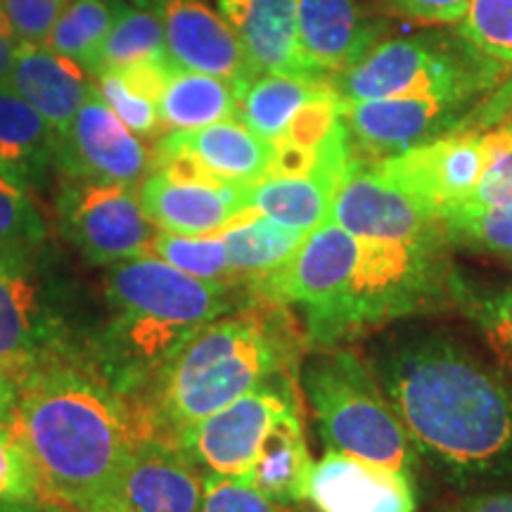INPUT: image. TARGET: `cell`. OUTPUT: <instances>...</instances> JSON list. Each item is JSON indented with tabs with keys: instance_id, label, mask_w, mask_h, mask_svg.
I'll return each instance as SVG.
<instances>
[{
	"instance_id": "obj_45",
	"label": "cell",
	"mask_w": 512,
	"mask_h": 512,
	"mask_svg": "<svg viewBox=\"0 0 512 512\" xmlns=\"http://www.w3.org/2000/svg\"><path fill=\"white\" fill-rule=\"evenodd\" d=\"M43 508L46 512H126L117 494L91 505H43Z\"/></svg>"
},
{
	"instance_id": "obj_33",
	"label": "cell",
	"mask_w": 512,
	"mask_h": 512,
	"mask_svg": "<svg viewBox=\"0 0 512 512\" xmlns=\"http://www.w3.org/2000/svg\"><path fill=\"white\" fill-rule=\"evenodd\" d=\"M448 245L512 259V200L489 207H460L444 219Z\"/></svg>"
},
{
	"instance_id": "obj_46",
	"label": "cell",
	"mask_w": 512,
	"mask_h": 512,
	"mask_svg": "<svg viewBox=\"0 0 512 512\" xmlns=\"http://www.w3.org/2000/svg\"><path fill=\"white\" fill-rule=\"evenodd\" d=\"M512 110V81L508 83V88L498 95L496 102H491L489 107H486V112L482 114V124H491V121H503L508 117V112Z\"/></svg>"
},
{
	"instance_id": "obj_22",
	"label": "cell",
	"mask_w": 512,
	"mask_h": 512,
	"mask_svg": "<svg viewBox=\"0 0 512 512\" xmlns=\"http://www.w3.org/2000/svg\"><path fill=\"white\" fill-rule=\"evenodd\" d=\"M157 145L190 152L207 166L211 174L238 185L261 181L271 174L273 166V145L256 136L240 119L216 121V124L183 128V131H166Z\"/></svg>"
},
{
	"instance_id": "obj_6",
	"label": "cell",
	"mask_w": 512,
	"mask_h": 512,
	"mask_svg": "<svg viewBox=\"0 0 512 512\" xmlns=\"http://www.w3.org/2000/svg\"><path fill=\"white\" fill-rule=\"evenodd\" d=\"M498 72L458 38L399 36L377 41L330 86L342 102L384 98L470 100L496 81Z\"/></svg>"
},
{
	"instance_id": "obj_27",
	"label": "cell",
	"mask_w": 512,
	"mask_h": 512,
	"mask_svg": "<svg viewBox=\"0 0 512 512\" xmlns=\"http://www.w3.org/2000/svg\"><path fill=\"white\" fill-rule=\"evenodd\" d=\"M337 185V178L318 171L304 176H266L247 188L249 207L309 233L330 216Z\"/></svg>"
},
{
	"instance_id": "obj_24",
	"label": "cell",
	"mask_w": 512,
	"mask_h": 512,
	"mask_svg": "<svg viewBox=\"0 0 512 512\" xmlns=\"http://www.w3.org/2000/svg\"><path fill=\"white\" fill-rule=\"evenodd\" d=\"M311 470L313 460L297 411L275 422L266 439L261 441L254 465L240 479L264 491L273 501L292 508V505L306 501Z\"/></svg>"
},
{
	"instance_id": "obj_40",
	"label": "cell",
	"mask_w": 512,
	"mask_h": 512,
	"mask_svg": "<svg viewBox=\"0 0 512 512\" xmlns=\"http://www.w3.org/2000/svg\"><path fill=\"white\" fill-rule=\"evenodd\" d=\"M0 501L38 503L34 465L12 432L10 422H0Z\"/></svg>"
},
{
	"instance_id": "obj_11",
	"label": "cell",
	"mask_w": 512,
	"mask_h": 512,
	"mask_svg": "<svg viewBox=\"0 0 512 512\" xmlns=\"http://www.w3.org/2000/svg\"><path fill=\"white\" fill-rule=\"evenodd\" d=\"M328 219L363 240H446L444 221L439 216L399 185L387 181L375 169L373 159H358L356 155L337 185Z\"/></svg>"
},
{
	"instance_id": "obj_15",
	"label": "cell",
	"mask_w": 512,
	"mask_h": 512,
	"mask_svg": "<svg viewBox=\"0 0 512 512\" xmlns=\"http://www.w3.org/2000/svg\"><path fill=\"white\" fill-rule=\"evenodd\" d=\"M467 100L456 98H384L342 102L351 147L370 159H384L456 131Z\"/></svg>"
},
{
	"instance_id": "obj_4",
	"label": "cell",
	"mask_w": 512,
	"mask_h": 512,
	"mask_svg": "<svg viewBox=\"0 0 512 512\" xmlns=\"http://www.w3.org/2000/svg\"><path fill=\"white\" fill-rule=\"evenodd\" d=\"M448 242L363 240L347 290L330 309L306 318V332L320 347H335L368 328L432 311L453 299Z\"/></svg>"
},
{
	"instance_id": "obj_23",
	"label": "cell",
	"mask_w": 512,
	"mask_h": 512,
	"mask_svg": "<svg viewBox=\"0 0 512 512\" xmlns=\"http://www.w3.org/2000/svg\"><path fill=\"white\" fill-rule=\"evenodd\" d=\"M228 24L256 74L311 76L299 55L297 0H245Z\"/></svg>"
},
{
	"instance_id": "obj_43",
	"label": "cell",
	"mask_w": 512,
	"mask_h": 512,
	"mask_svg": "<svg viewBox=\"0 0 512 512\" xmlns=\"http://www.w3.org/2000/svg\"><path fill=\"white\" fill-rule=\"evenodd\" d=\"M19 46H22V43H19L15 29L10 27L8 17H5L3 8H0V86L8 83V76L12 72V64H15Z\"/></svg>"
},
{
	"instance_id": "obj_50",
	"label": "cell",
	"mask_w": 512,
	"mask_h": 512,
	"mask_svg": "<svg viewBox=\"0 0 512 512\" xmlns=\"http://www.w3.org/2000/svg\"><path fill=\"white\" fill-rule=\"evenodd\" d=\"M24 503H5L0 501V512H19V508H22Z\"/></svg>"
},
{
	"instance_id": "obj_16",
	"label": "cell",
	"mask_w": 512,
	"mask_h": 512,
	"mask_svg": "<svg viewBox=\"0 0 512 512\" xmlns=\"http://www.w3.org/2000/svg\"><path fill=\"white\" fill-rule=\"evenodd\" d=\"M155 12L162 19L171 64L230 81L238 98L259 76L235 29L204 0H159Z\"/></svg>"
},
{
	"instance_id": "obj_37",
	"label": "cell",
	"mask_w": 512,
	"mask_h": 512,
	"mask_svg": "<svg viewBox=\"0 0 512 512\" xmlns=\"http://www.w3.org/2000/svg\"><path fill=\"white\" fill-rule=\"evenodd\" d=\"M508 200H512V119H503L484 133V171L463 207H489Z\"/></svg>"
},
{
	"instance_id": "obj_31",
	"label": "cell",
	"mask_w": 512,
	"mask_h": 512,
	"mask_svg": "<svg viewBox=\"0 0 512 512\" xmlns=\"http://www.w3.org/2000/svg\"><path fill=\"white\" fill-rule=\"evenodd\" d=\"M169 60L162 19L157 12L124 5L98 55V76L105 69H124L143 62Z\"/></svg>"
},
{
	"instance_id": "obj_36",
	"label": "cell",
	"mask_w": 512,
	"mask_h": 512,
	"mask_svg": "<svg viewBox=\"0 0 512 512\" xmlns=\"http://www.w3.org/2000/svg\"><path fill=\"white\" fill-rule=\"evenodd\" d=\"M46 242V221L29 190L0 176V254L36 252Z\"/></svg>"
},
{
	"instance_id": "obj_14",
	"label": "cell",
	"mask_w": 512,
	"mask_h": 512,
	"mask_svg": "<svg viewBox=\"0 0 512 512\" xmlns=\"http://www.w3.org/2000/svg\"><path fill=\"white\" fill-rule=\"evenodd\" d=\"M361 238L325 219L306 233L302 245L283 266L254 287L275 304L302 306L306 318L318 316L337 302L354 275Z\"/></svg>"
},
{
	"instance_id": "obj_13",
	"label": "cell",
	"mask_w": 512,
	"mask_h": 512,
	"mask_svg": "<svg viewBox=\"0 0 512 512\" xmlns=\"http://www.w3.org/2000/svg\"><path fill=\"white\" fill-rule=\"evenodd\" d=\"M55 166L67 178L140 185L152 171V155L93 83L72 126L57 138Z\"/></svg>"
},
{
	"instance_id": "obj_3",
	"label": "cell",
	"mask_w": 512,
	"mask_h": 512,
	"mask_svg": "<svg viewBox=\"0 0 512 512\" xmlns=\"http://www.w3.org/2000/svg\"><path fill=\"white\" fill-rule=\"evenodd\" d=\"M294 347L278 320L259 311L221 316L197 330L159 375L152 420L166 437L285 377ZM171 437V439H174Z\"/></svg>"
},
{
	"instance_id": "obj_26",
	"label": "cell",
	"mask_w": 512,
	"mask_h": 512,
	"mask_svg": "<svg viewBox=\"0 0 512 512\" xmlns=\"http://www.w3.org/2000/svg\"><path fill=\"white\" fill-rule=\"evenodd\" d=\"M219 235L226 242L230 280H249L252 285L283 266L306 238L304 230L285 226L259 211L240 216Z\"/></svg>"
},
{
	"instance_id": "obj_47",
	"label": "cell",
	"mask_w": 512,
	"mask_h": 512,
	"mask_svg": "<svg viewBox=\"0 0 512 512\" xmlns=\"http://www.w3.org/2000/svg\"><path fill=\"white\" fill-rule=\"evenodd\" d=\"M17 401V382L0 377V422H10Z\"/></svg>"
},
{
	"instance_id": "obj_39",
	"label": "cell",
	"mask_w": 512,
	"mask_h": 512,
	"mask_svg": "<svg viewBox=\"0 0 512 512\" xmlns=\"http://www.w3.org/2000/svg\"><path fill=\"white\" fill-rule=\"evenodd\" d=\"M200 512H290L245 479L204 472Z\"/></svg>"
},
{
	"instance_id": "obj_28",
	"label": "cell",
	"mask_w": 512,
	"mask_h": 512,
	"mask_svg": "<svg viewBox=\"0 0 512 512\" xmlns=\"http://www.w3.org/2000/svg\"><path fill=\"white\" fill-rule=\"evenodd\" d=\"M325 83L328 81L311 76L259 74L240 93L238 119L273 145L285 136L292 119Z\"/></svg>"
},
{
	"instance_id": "obj_5",
	"label": "cell",
	"mask_w": 512,
	"mask_h": 512,
	"mask_svg": "<svg viewBox=\"0 0 512 512\" xmlns=\"http://www.w3.org/2000/svg\"><path fill=\"white\" fill-rule=\"evenodd\" d=\"M302 382L328 451L366 460L399 475H415L418 448L354 351L330 347L304 363Z\"/></svg>"
},
{
	"instance_id": "obj_8",
	"label": "cell",
	"mask_w": 512,
	"mask_h": 512,
	"mask_svg": "<svg viewBox=\"0 0 512 512\" xmlns=\"http://www.w3.org/2000/svg\"><path fill=\"white\" fill-rule=\"evenodd\" d=\"M230 283L204 280L171 266L155 254L112 264L105 297L114 313L155 320L195 335L230 311Z\"/></svg>"
},
{
	"instance_id": "obj_17",
	"label": "cell",
	"mask_w": 512,
	"mask_h": 512,
	"mask_svg": "<svg viewBox=\"0 0 512 512\" xmlns=\"http://www.w3.org/2000/svg\"><path fill=\"white\" fill-rule=\"evenodd\" d=\"M299 55L316 79L356 64L380 41V22L366 0H297Z\"/></svg>"
},
{
	"instance_id": "obj_18",
	"label": "cell",
	"mask_w": 512,
	"mask_h": 512,
	"mask_svg": "<svg viewBox=\"0 0 512 512\" xmlns=\"http://www.w3.org/2000/svg\"><path fill=\"white\" fill-rule=\"evenodd\" d=\"M202 482L204 472L174 439L147 434L133 448L117 496L126 512H200Z\"/></svg>"
},
{
	"instance_id": "obj_9",
	"label": "cell",
	"mask_w": 512,
	"mask_h": 512,
	"mask_svg": "<svg viewBox=\"0 0 512 512\" xmlns=\"http://www.w3.org/2000/svg\"><path fill=\"white\" fill-rule=\"evenodd\" d=\"M297 411V396L285 375L176 432L174 441L197 467L216 475L245 477L271 427Z\"/></svg>"
},
{
	"instance_id": "obj_7",
	"label": "cell",
	"mask_w": 512,
	"mask_h": 512,
	"mask_svg": "<svg viewBox=\"0 0 512 512\" xmlns=\"http://www.w3.org/2000/svg\"><path fill=\"white\" fill-rule=\"evenodd\" d=\"M60 233L93 266L152 254L159 230L140 207L136 185L67 178L57 192Z\"/></svg>"
},
{
	"instance_id": "obj_35",
	"label": "cell",
	"mask_w": 512,
	"mask_h": 512,
	"mask_svg": "<svg viewBox=\"0 0 512 512\" xmlns=\"http://www.w3.org/2000/svg\"><path fill=\"white\" fill-rule=\"evenodd\" d=\"M0 140L31 152L43 164H55L57 133L43 114L19 98L8 83L0 86Z\"/></svg>"
},
{
	"instance_id": "obj_49",
	"label": "cell",
	"mask_w": 512,
	"mask_h": 512,
	"mask_svg": "<svg viewBox=\"0 0 512 512\" xmlns=\"http://www.w3.org/2000/svg\"><path fill=\"white\" fill-rule=\"evenodd\" d=\"M119 3L131 5V8H140V10H152V12H155L157 5H159V0H119Z\"/></svg>"
},
{
	"instance_id": "obj_41",
	"label": "cell",
	"mask_w": 512,
	"mask_h": 512,
	"mask_svg": "<svg viewBox=\"0 0 512 512\" xmlns=\"http://www.w3.org/2000/svg\"><path fill=\"white\" fill-rule=\"evenodd\" d=\"M67 5L69 0H0L19 43L29 46H46L50 31Z\"/></svg>"
},
{
	"instance_id": "obj_30",
	"label": "cell",
	"mask_w": 512,
	"mask_h": 512,
	"mask_svg": "<svg viewBox=\"0 0 512 512\" xmlns=\"http://www.w3.org/2000/svg\"><path fill=\"white\" fill-rule=\"evenodd\" d=\"M453 302H458L477 325L512 380V280L501 285H479L453 273Z\"/></svg>"
},
{
	"instance_id": "obj_10",
	"label": "cell",
	"mask_w": 512,
	"mask_h": 512,
	"mask_svg": "<svg viewBox=\"0 0 512 512\" xmlns=\"http://www.w3.org/2000/svg\"><path fill=\"white\" fill-rule=\"evenodd\" d=\"M36 252L0 254V377L15 382L67 351L64 323L38 275Z\"/></svg>"
},
{
	"instance_id": "obj_1",
	"label": "cell",
	"mask_w": 512,
	"mask_h": 512,
	"mask_svg": "<svg viewBox=\"0 0 512 512\" xmlns=\"http://www.w3.org/2000/svg\"><path fill=\"white\" fill-rule=\"evenodd\" d=\"M93 366L64 351L17 382L10 427L29 453L41 505H91L117 494L138 439L155 434Z\"/></svg>"
},
{
	"instance_id": "obj_34",
	"label": "cell",
	"mask_w": 512,
	"mask_h": 512,
	"mask_svg": "<svg viewBox=\"0 0 512 512\" xmlns=\"http://www.w3.org/2000/svg\"><path fill=\"white\" fill-rule=\"evenodd\" d=\"M152 254L169 261L171 266L204 280H223L233 283L228 271L226 242L221 235H176L159 230Z\"/></svg>"
},
{
	"instance_id": "obj_42",
	"label": "cell",
	"mask_w": 512,
	"mask_h": 512,
	"mask_svg": "<svg viewBox=\"0 0 512 512\" xmlns=\"http://www.w3.org/2000/svg\"><path fill=\"white\" fill-rule=\"evenodd\" d=\"M380 3L392 15L425 27H458L470 8V0H380Z\"/></svg>"
},
{
	"instance_id": "obj_44",
	"label": "cell",
	"mask_w": 512,
	"mask_h": 512,
	"mask_svg": "<svg viewBox=\"0 0 512 512\" xmlns=\"http://www.w3.org/2000/svg\"><path fill=\"white\" fill-rule=\"evenodd\" d=\"M456 512H512V491L472 498V501L460 505Z\"/></svg>"
},
{
	"instance_id": "obj_2",
	"label": "cell",
	"mask_w": 512,
	"mask_h": 512,
	"mask_svg": "<svg viewBox=\"0 0 512 512\" xmlns=\"http://www.w3.org/2000/svg\"><path fill=\"white\" fill-rule=\"evenodd\" d=\"M375 380L408 437L448 475L512 470V389L453 339H392L373 358Z\"/></svg>"
},
{
	"instance_id": "obj_29",
	"label": "cell",
	"mask_w": 512,
	"mask_h": 512,
	"mask_svg": "<svg viewBox=\"0 0 512 512\" xmlns=\"http://www.w3.org/2000/svg\"><path fill=\"white\" fill-rule=\"evenodd\" d=\"M124 5L126 3H119V0H69L50 31L46 46L81 64L83 72L93 79L98 72L102 43Z\"/></svg>"
},
{
	"instance_id": "obj_32",
	"label": "cell",
	"mask_w": 512,
	"mask_h": 512,
	"mask_svg": "<svg viewBox=\"0 0 512 512\" xmlns=\"http://www.w3.org/2000/svg\"><path fill=\"white\" fill-rule=\"evenodd\" d=\"M458 34L498 74L512 69V0H470Z\"/></svg>"
},
{
	"instance_id": "obj_20",
	"label": "cell",
	"mask_w": 512,
	"mask_h": 512,
	"mask_svg": "<svg viewBox=\"0 0 512 512\" xmlns=\"http://www.w3.org/2000/svg\"><path fill=\"white\" fill-rule=\"evenodd\" d=\"M249 185L174 183L150 171L140 183V207L157 230L176 235H219L223 228L254 211Z\"/></svg>"
},
{
	"instance_id": "obj_19",
	"label": "cell",
	"mask_w": 512,
	"mask_h": 512,
	"mask_svg": "<svg viewBox=\"0 0 512 512\" xmlns=\"http://www.w3.org/2000/svg\"><path fill=\"white\" fill-rule=\"evenodd\" d=\"M306 501L318 512H415L413 479L339 451L313 463Z\"/></svg>"
},
{
	"instance_id": "obj_48",
	"label": "cell",
	"mask_w": 512,
	"mask_h": 512,
	"mask_svg": "<svg viewBox=\"0 0 512 512\" xmlns=\"http://www.w3.org/2000/svg\"><path fill=\"white\" fill-rule=\"evenodd\" d=\"M242 3H245V0H219V12H221V17L226 19V22H230V17H233L235 12H238V10L242 8Z\"/></svg>"
},
{
	"instance_id": "obj_12",
	"label": "cell",
	"mask_w": 512,
	"mask_h": 512,
	"mask_svg": "<svg viewBox=\"0 0 512 512\" xmlns=\"http://www.w3.org/2000/svg\"><path fill=\"white\" fill-rule=\"evenodd\" d=\"M375 169L441 221L463 207L484 171V133L453 131L399 155L373 159Z\"/></svg>"
},
{
	"instance_id": "obj_25",
	"label": "cell",
	"mask_w": 512,
	"mask_h": 512,
	"mask_svg": "<svg viewBox=\"0 0 512 512\" xmlns=\"http://www.w3.org/2000/svg\"><path fill=\"white\" fill-rule=\"evenodd\" d=\"M157 110L164 133L238 119V88L219 76L190 72V69L171 64Z\"/></svg>"
},
{
	"instance_id": "obj_38",
	"label": "cell",
	"mask_w": 512,
	"mask_h": 512,
	"mask_svg": "<svg viewBox=\"0 0 512 512\" xmlns=\"http://www.w3.org/2000/svg\"><path fill=\"white\" fill-rule=\"evenodd\" d=\"M95 88L100 98L107 102V107L131 128L140 138H152L162 133V121H159L157 102L147 100L145 95L133 91L124 81V76L114 69H105L98 76H93Z\"/></svg>"
},
{
	"instance_id": "obj_21",
	"label": "cell",
	"mask_w": 512,
	"mask_h": 512,
	"mask_svg": "<svg viewBox=\"0 0 512 512\" xmlns=\"http://www.w3.org/2000/svg\"><path fill=\"white\" fill-rule=\"evenodd\" d=\"M8 86L19 98L36 107L60 138L86 102L93 79L83 72L81 64L48 46L22 43L8 76Z\"/></svg>"
}]
</instances>
